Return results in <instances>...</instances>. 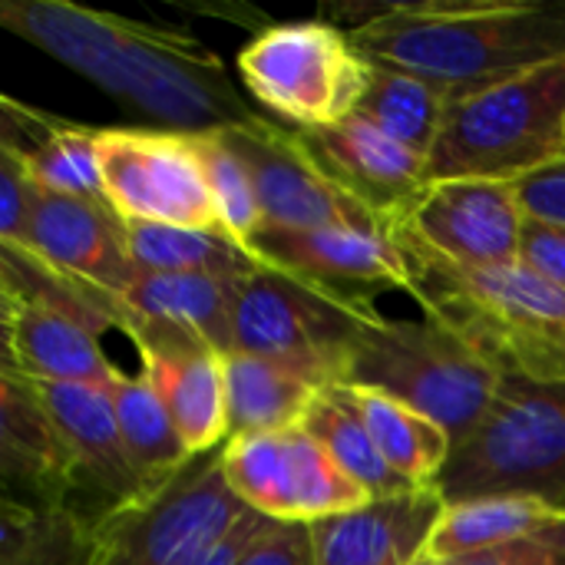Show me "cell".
<instances>
[{
	"label": "cell",
	"mask_w": 565,
	"mask_h": 565,
	"mask_svg": "<svg viewBox=\"0 0 565 565\" xmlns=\"http://www.w3.org/2000/svg\"><path fill=\"white\" fill-rule=\"evenodd\" d=\"M0 23L169 129L209 132L258 113L245 103L215 50L185 30L73 0H3Z\"/></svg>",
	"instance_id": "6da1fadb"
},
{
	"label": "cell",
	"mask_w": 565,
	"mask_h": 565,
	"mask_svg": "<svg viewBox=\"0 0 565 565\" xmlns=\"http://www.w3.org/2000/svg\"><path fill=\"white\" fill-rule=\"evenodd\" d=\"M354 46L407 70L454 99L565 60V3L556 0H417L371 10Z\"/></svg>",
	"instance_id": "7a4b0ae2"
},
{
	"label": "cell",
	"mask_w": 565,
	"mask_h": 565,
	"mask_svg": "<svg viewBox=\"0 0 565 565\" xmlns=\"http://www.w3.org/2000/svg\"><path fill=\"white\" fill-rule=\"evenodd\" d=\"M411 268V298L424 315L503 377L565 381V291L526 265H463L394 228Z\"/></svg>",
	"instance_id": "3957f363"
},
{
	"label": "cell",
	"mask_w": 565,
	"mask_h": 565,
	"mask_svg": "<svg viewBox=\"0 0 565 565\" xmlns=\"http://www.w3.org/2000/svg\"><path fill=\"white\" fill-rule=\"evenodd\" d=\"M434 490L447 507L523 497L565 516V381L503 377L483 420L454 444Z\"/></svg>",
	"instance_id": "277c9868"
},
{
	"label": "cell",
	"mask_w": 565,
	"mask_h": 565,
	"mask_svg": "<svg viewBox=\"0 0 565 565\" xmlns=\"http://www.w3.org/2000/svg\"><path fill=\"white\" fill-rule=\"evenodd\" d=\"M381 318L367 291H348L262 262L235 285V351L288 367L315 387L344 384L361 334Z\"/></svg>",
	"instance_id": "5b68a950"
},
{
	"label": "cell",
	"mask_w": 565,
	"mask_h": 565,
	"mask_svg": "<svg viewBox=\"0 0 565 565\" xmlns=\"http://www.w3.org/2000/svg\"><path fill=\"white\" fill-rule=\"evenodd\" d=\"M559 159H565V60L454 99L427 172L430 182H520Z\"/></svg>",
	"instance_id": "8992f818"
},
{
	"label": "cell",
	"mask_w": 565,
	"mask_h": 565,
	"mask_svg": "<svg viewBox=\"0 0 565 565\" xmlns=\"http://www.w3.org/2000/svg\"><path fill=\"white\" fill-rule=\"evenodd\" d=\"M503 374L450 328L377 318L358 341L344 384L381 391L437 420L454 444L490 411Z\"/></svg>",
	"instance_id": "52a82bcc"
},
{
	"label": "cell",
	"mask_w": 565,
	"mask_h": 565,
	"mask_svg": "<svg viewBox=\"0 0 565 565\" xmlns=\"http://www.w3.org/2000/svg\"><path fill=\"white\" fill-rule=\"evenodd\" d=\"M371 63L351 30L328 20H291L258 30L238 50L245 89L295 129L338 126L358 113Z\"/></svg>",
	"instance_id": "ba28073f"
},
{
	"label": "cell",
	"mask_w": 565,
	"mask_h": 565,
	"mask_svg": "<svg viewBox=\"0 0 565 565\" xmlns=\"http://www.w3.org/2000/svg\"><path fill=\"white\" fill-rule=\"evenodd\" d=\"M103 199L122 222L222 228L192 132L99 129Z\"/></svg>",
	"instance_id": "9c48e42d"
},
{
	"label": "cell",
	"mask_w": 565,
	"mask_h": 565,
	"mask_svg": "<svg viewBox=\"0 0 565 565\" xmlns=\"http://www.w3.org/2000/svg\"><path fill=\"white\" fill-rule=\"evenodd\" d=\"M222 473L252 513L275 523H318L371 500L305 427L228 437Z\"/></svg>",
	"instance_id": "30bf717a"
},
{
	"label": "cell",
	"mask_w": 565,
	"mask_h": 565,
	"mask_svg": "<svg viewBox=\"0 0 565 565\" xmlns=\"http://www.w3.org/2000/svg\"><path fill=\"white\" fill-rule=\"evenodd\" d=\"M252 172L262 225L271 228H377L391 232L351 192H344L315 159L305 132L255 113L245 122L218 129Z\"/></svg>",
	"instance_id": "8fae6325"
},
{
	"label": "cell",
	"mask_w": 565,
	"mask_h": 565,
	"mask_svg": "<svg viewBox=\"0 0 565 565\" xmlns=\"http://www.w3.org/2000/svg\"><path fill=\"white\" fill-rule=\"evenodd\" d=\"M248 507L228 490L222 447L199 457L152 503L103 516L106 553L99 565H192L222 543Z\"/></svg>",
	"instance_id": "7c38bea8"
},
{
	"label": "cell",
	"mask_w": 565,
	"mask_h": 565,
	"mask_svg": "<svg viewBox=\"0 0 565 565\" xmlns=\"http://www.w3.org/2000/svg\"><path fill=\"white\" fill-rule=\"evenodd\" d=\"M523 222L516 182L447 179L430 182L394 228H407L427 248L463 265H513Z\"/></svg>",
	"instance_id": "4fadbf2b"
},
{
	"label": "cell",
	"mask_w": 565,
	"mask_h": 565,
	"mask_svg": "<svg viewBox=\"0 0 565 565\" xmlns=\"http://www.w3.org/2000/svg\"><path fill=\"white\" fill-rule=\"evenodd\" d=\"M33 387L70 447L79 490L96 500L99 516L129 513L156 500L129 463L109 387L53 381H33Z\"/></svg>",
	"instance_id": "5bb4252c"
},
{
	"label": "cell",
	"mask_w": 565,
	"mask_h": 565,
	"mask_svg": "<svg viewBox=\"0 0 565 565\" xmlns=\"http://www.w3.org/2000/svg\"><path fill=\"white\" fill-rule=\"evenodd\" d=\"M305 142L328 175L391 232L430 185L427 159L361 116H348L338 126L308 129Z\"/></svg>",
	"instance_id": "9a60e30c"
},
{
	"label": "cell",
	"mask_w": 565,
	"mask_h": 565,
	"mask_svg": "<svg viewBox=\"0 0 565 565\" xmlns=\"http://www.w3.org/2000/svg\"><path fill=\"white\" fill-rule=\"evenodd\" d=\"M17 248H26L66 278L109 295H116L136 271L126 252L122 218L106 202L76 195L36 189L26 238Z\"/></svg>",
	"instance_id": "2e32d148"
},
{
	"label": "cell",
	"mask_w": 565,
	"mask_h": 565,
	"mask_svg": "<svg viewBox=\"0 0 565 565\" xmlns=\"http://www.w3.org/2000/svg\"><path fill=\"white\" fill-rule=\"evenodd\" d=\"M252 252L311 281L334 288H404L411 291V268L394 232L377 228H271L262 225Z\"/></svg>",
	"instance_id": "e0dca14e"
},
{
	"label": "cell",
	"mask_w": 565,
	"mask_h": 565,
	"mask_svg": "<svg viewBox=\"0 0 565 565\" xmlns=\"http://www.w3.org/2000/svg\"><path fill=\"white\" fill-rule=\"evenodd\" d=\"M0 477L10 500L73 507L79 490L70 447L30 377L0 364Z\"/></svg>",
	"instance_id": "ac0fdd59"
},
{
	"label": "cell",
	"mask_w": 565,
	"mask_h": 565,
	"mask_svg": "<svg viewBox=\"0 0 565 565\" xmlns=\"http://www.w3.org/2000/svg\"><path fill=\"white\" fill-rule=\"evenodd\" d=\"M444 497L411 490L401 497L367 500L358 510L311 523L318 565H414L430 546L444 516Z\"/></svg>",
	"instance_id": "d6986e66"
},
{
	"label": "cell",
	"mask_w": 565,
	"mask_h": 565,
	"mask_svg": "<svg viewBox=\"0 0 565 565\" xmlns=\"http://www.w3.org/2000/svg\"><path fill=\"white\" fill-rule=\"evenodd\" d=\"M96 136L99 129L93 126L43 113L13 96L0 99V156L13 159L40 192L106 202Z\"/></svg>",
	"instance_id": "ffe728a7"
},
{
	"label": "cell",
	"mask_w": 565,
	"mask_h": 565,
	"mask_svg": "<svg viewBox=\"0 0 565 565\" xmlns=\"http://www.w3.org/2000/svg\"><path fill=\"white\" fill-rule=\"evenodd\" d=\"M142 377L162 397L189 454L209 457L228 440V397L225 361L212 348H192L175 354H139Z\"/></svg>",
	"instance_id": "44dd1931"
},
{
	"label": "cell",
	"mask_w": 565,
	"mask_h": 565,
	"mask_svg": "<svg viewBox=\"0 0 565 565\" xmlns=\"http://www.w3.org/2000/svg\"><path fill=\"white\" fill-rule=\"evenodd\" d=\"M106 520L79 507H30L3 497L0 565H99Z\"/></svg>",
	"instance_id": "7402d4cb"
},
{
	"label": "cell",
	"mask_w": 565,
	"mask_h": 565,
	"mask_svg": "<svg viewBox=\"0 0 565 565\" xmlns=\"http://www.w3.org/2000/svg\"><path fill=\"white\" fill-rule=\"evenodd\" d=\"M225 361V397H228V437L278 434L301 427L318 391L305 377L265 358L228 351Z\"/></svg>",
	"instance_id": "603a6c76"
},
{
	"label": "cell",
	"mask_w": 565,
	"mask_h": 565,
	"mask_svg": "<svg viewBox=\"0 0 565 565\" xmlns=\"http://www.w3.org/2000/svg\"><path fill=\"white\" fill-rule=\"evenodd\" d=\"M109 397L116 407V420H119V434H122L129 463L139 473L142 487L152 497H159L195 463V457L182 444L162 397L142 374H136V377L119 374L109 384Z\"/></svg>",
	"instance_id": "cb8c5ba5"
},
{
	"label": "cell",
	"mask_w": 565,
	"mask_h": 565,
	"mask_svg": "<svg viewBox=\"0 0 565 565\" xmlns=\"http://www.w3.org/2000/svg\"><path fill=\"white\" fill-rule=\"evenodd\" d=\"M126 252L136 268L169 275H212L238 281L262 258L225 228H175L156 222H122Z\"/></svg>",
	"instance_id": "d4e9b609"
},
{
	"label": "cell",
	"mask_w": 565,
	"mask_h": 565,
	"mask_svg": "<svg viewBox=\"0 0 565 565\" xmlns=\"http://www.w3.org/2000/svg\"><path fill=\"white\" fill-rule=\"evenodd\" d=\"M301 427L331 454V460L371 497V500H384V497H401L411 493L414 487L397 477L387 460L381 457L361 411L358 401L351 394L348 384H331L321 387L315 404L308 407Z\"/></svg>",
	"instance_id": "484cf974"
},
{
	"label": "cell",
	"mask_w": 565,
	"mask_h": 565,
	"mask_svg": "<svg viewBox=\"0 0 565 565\" xmlns=\"http://www.w3.org/2000/svg\"><path fill=\"white\" fill-rule=\"evenodd\" d=\"M351 394L387 467L397 477H404L414 490L434 487L450 460L454 437L437 420L381 391L351 387Z\"/></svg>",
	"instance_id": "4316f807"
},
{
	"label": "cell",
	"mask_w": 565,
	"mask_h": 565,
	"mask_svg": "<svg viewBox=\"0 0 565 565\" xmlns=\"http://www.w3.org/2000/svg\"><path fill=\"white\" fill-rule=\"evenodd\" d=\"M367 63H371L367 89H364V99L354 116L367 119L391 139H397L407 149L430 159L440 126H444V116H447V106H450V96L407 70L384 66L374 60H367Z\"/></svg>",
	"instance_id": "83f0119b"
},
{
	"label": "cell",
	"mask_w": 565,
	"mask_h": 565,
	"mask_svg": "<svg viewBox=\"0 0 565 565\" xmlns=\"http://www.w3.org/2000/svg\"><path fill=\"white\" fill-rule=\"evenodd\" d=\"M556 520L565 516L540 500H523V497H483V500L450 503L430 536L427 553L440 563H450L460 556H473L513 543Z\"/></svg>",
	"instance_id": "f1b7e54d"
},
{
	"label": "cell",
	"mask_w": 565,
	"mask_h": 565,
	"mask_svg": "<svg viewBox=\"0 0 565 565\" xmlns=\"http://www.w3.org/2000/svg\"><path fill=\"white\" fill-rule=\"evenodd\" d=\"M192 136H195V146L202 156L205 182H209L222 228L252 248V238L262 228V205H258V192H255L248 166L242 162V156L228 146V139L218 129L192 132Z\"/></svg>",
	"instance_id": "f546056e"
},
{
	"label": "cell",
	"mask_w": 565,
	"mask_h": 565,
	"mask_svg": "<svg viewBox=\"0 0 565 565\" xmlns=\"http://www.w3.org/2000/svg\"><path fill=\"white\" fill-rule=\"evenodd\" d=\"M447 565H565V520L546 523L497 550L450 559Z\"/></svg>",
	"instance_id": "4dcf8cb0"
},
{
	"label": "cell",
	"mask_w": 565,
	"mask_h": 565,
	"mask_svg": "<svg viewBox=\"0 0 565 565\" xmlns=\"http://www.w3.org/2000/svg\"><path fill=\"white\" fill-rule=\"evenodd\" d=\"M238 565H318L311 523H268Z\"/></svg>",
	"instance_id": "1f68e13d"
},
{
	"label": "cell",
	"mask_w": 565,
	"mask_h": 565,
	"mask_svg": "<svg viewBox=\"0 0 565 565\" xmlns=\"http://www.w3.org/2000/svg\"><path fill=\"white\" fill-rule=\"evenodd\" d=\"M520 265L565 291V225L526 215L520 235Z\"/></svg>",
	"instance_id": "d6a6232c"
},
{
	"label": "cell",
	"mask_w": 565,
	"mask_h": 565,
	"mask_svg": "<svg viewBox=\"0 0 565 565\" xmlns=\"http://www.w3.org/2000/svg\"><path fill=\"white\" fill-rule=\"evenodd\" d=\"M36 185L23 175V169L0 156V245H23L30 212H33Z\"/></svg>",
	"instance_id": "836d02e7"
},
{
	"label": "cell",
	"mask_w": 565,
	"mask_h": 565,
	"mask_svg": "<svg viewBox=\"0 0 565 565\" xmlns=\"http://www.w3.org/2000/svg\"><path fill=\"white\" fill-rule=\"evenodd\" d=\"M516 195L530 218L565 225V159L523 175L516 182Z\"/></svg>",
	"instance_id": "e575fe53"
},
{
	"label": "cell",
	"mask_w": 565,
	"mask_h": 565,
	"mask_svg": "<svg viewBox=\"0 0 565 565\" xmlns=\"http://www.w3.org/2000/svg\"><path fill=\"white\" fill-rule=\"evenodd\" d=\"M268 523H275V520H265V516H258V513H245L235 526H232V533L222 540V543H215L205 556H199L192 565H238V559L245 556V550L268 530Z\"/></svg>",
	"instance_id": "d590c367"
},
{
	"label": "cell",
	"mask_w": 565,
	"mask_h": 565,
	"mask_svg": "<svg viewBox=\"0 0 565 565\" xmlns=\"http://www.w3.org/2000/svg\"><path fill=\"white\" fill-rule=\"evenodd\" d=\"M414 565H447V563H440V559H434L430 553H424V556H420Z\"/></svg>",
	"instance_id": "8d00e7d4"
}]
</instances>
